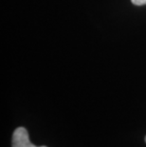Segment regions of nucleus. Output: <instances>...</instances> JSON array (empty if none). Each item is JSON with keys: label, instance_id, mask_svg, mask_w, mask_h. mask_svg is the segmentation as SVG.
<instances>
[{"label": "nucleus", "instance_id": "nucleus-1", "mask_svg": "<svg viewBox=\"0 0 146 147\" xmlns=\"http://www.w3.org/2000/svg\"><path fill=\"white\" fill-rule=\"evenodd\" d=\"M12 147H37L30 140L29 133L26 128L18 127L12 134ZM46 147V146H40Z\"/></svg>", "mask_w": 146, "mask_h": 147}, {"label": "nucleus", "instance_id": "nucleus-2", "mask_svg": "<svg viewBox=\"0 0 146 147\" xmlns=\"http://www.w3.org/2000/svg\"><path fill=\"white\" fill-rule=\"evenodd\" d=\"M132 4L135 6H144L146 5V0H131Z\"/></svg>", "mask_w": 146, "mask_h": 147}, {"label": "nucleus", "instance_id": "nucleus-3", "mask_svg": "<svg viewBox=\"0 0 146 147\" xmlns=\"http://www.w3.org/2000/svg\"><path fill=\"white\" fill-rule=\"evenodd\" d=\"M145 142H146V137H145Z\"/></svg>", "mask_w": 146, "mask_h": 147}]
</instances>
